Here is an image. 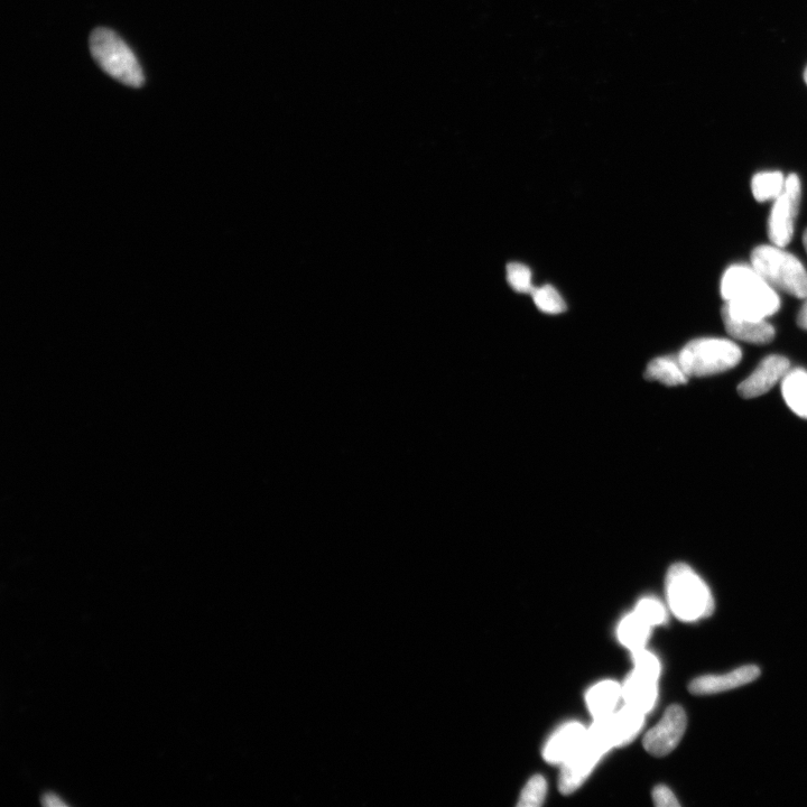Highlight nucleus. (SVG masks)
<instances>
[{
  "instance_id": "1",
  "label": "nucleus",
  "mask_w": 807,
  "mask_h": 807,
  "mask_svg": "<svg viewBox=\"0 0 807 807\" xmlns=\"http://www.w3.org/2000/svg\"><path fill=\"white\" fill-rule=\"evenodd\" d=\"M720 290L726 308L738 318L766 320L781 308L776 290L753 266L729 267L722 276Z\"/></svg>"
},
{
  "instance_id": "2",
  "label": "nucleus",
  "mask_w": 807,
  "mask_h": 807,
  "mask_svg": "<svg viewBox=\"0 0 807 807\" xmlns=\"http://www.w3.org/2000/svg\"><path fill=\"white\" fill-rule=\"evenodd\" d=\"M667 600L673 614L683 621L707 618L714 611V600L706 582L689 565L674 564L666 577Z\"/></svg>"
},
{
  "instance_id": "3",
  "label": "nucleus",
  "mask_w": 807,
  "mask_h": 807,
  "mask_svg": "<svg viewBox=\"0 0 807 807\" xmlns=\"http://www.w3.org/2000/svg\"><path fill=\"white\" fill-rule=\"evenodd\" d=\"M751 266L774 290L807 298V272L799 258L782 247L763 245L751 253Z\"/></svg>"
},
{
  "instance_id": "4",
  "label": "nucleus",
  "mask_w": 807,
  "mask_h": 807,
  "mask_svg": "<svg viewBox=\"0 0 807 807\" xmlns=\"http://www.w3.org/2000/svg\"><path fill=\"white\" fill-rule=\"evenodd\" d=\"M90 51L98 66L123 85L139 88L145 77L135 53L115 32L99 27L90 36Z\"/></svg>"
},
{
  "instance_id": "5",
  "label": "nucleus",
  "mask_w": 807,
  "mask_h": 807,
  "mask_svg": "<svg viewBox=\"0 0 807 807\" xmlns=\"http://www.w3.org/2000/svg\"><path fill=\"white\" fill-rule=\"evenodd\" d=\"M612 748H615V745L609 735L605 719L595 720L581 746L561 766L560 792L570 795L578 791L602 757Z\"/></svg>"
},
{
  "instance_id": "6",
  "label": "nucleus",
  "mask_w": 807,
  "mask_h": 807,
  "mask_svg": "<svg viewBox=\"0 0 807 807\" xmlns=\"http://www.w3.org/2000/svg\"><path fill=\"white\" fill-rule=\"evenodd\" d=\"M741 349L734 341L722 338L692 340L679 354L681 365L689 377H706L725 373L741 361Z\"/></svg>"
},
{
  "instance_id": "7",
  "label": "nucleus",
  "mask_w": 807,
  "mask_h": 807,
  "mask_svg": "<svg viewBox=\"0 0 807 807\" xmlns=\"http://www.w3.org/2000/svg\"><path fill=\"white\" fill-rule=\"evenodd\" d=\"M802 187L799 176L791 174L785 180L784 191L774 200L768 220V237L773 245L786 247L794 236L795 219L799 215Z\"/></svg>"
},
{
  "instance_id": "8",
  "label": "nucleus",
  "mask_w": 807,
  "mask_h": 807,
  "mask_svg": "<svg viewBox=\"0 0 807 807\" xmlns=\"http://www.w3.org/2000/svg\"><path fill=\"white\" fill-rule=\"evenodd\" d=\"M688 719L680 706H671L657 725L644 737V748L655 757H664L680 744Z\"/></svg>"
},
{
  "instance_id": "9",
  "label": "nucleus",
  "mask_w": 807,
  "mask_h": 807,
  "mask_svg": "<svg viewBox=\"0 0 807 807\" xmlns=\"http://www.w3.org/2000/svg\"><path fill=\"white\" fill-rule=\"evenodd\" d=\"M790 369L791 363L786 357L768 356L757 366L754 373L739 385L738 393L746 400L763 396L782 382Z\"/></svg>"
},
{
  "instance_id": "10",
  "label": "nucleus",
  "mask_w": 807,
  "mask_h": 807,
  "mask_svg": "<svg viewBox=\"0 0 807 807\" xmlns=\"http://www.w3.org/2000/svg\"><path fill=\"white\" fill-rule=\"evenodd\" d=\"M759 676V667L747 665L726 675L700 676L691 682L689 690L694 695L719 694L754 682Z\"/></svg>"
},
{
  "instance_id": "11",
  "label": "nucleus",
  "mask_w": 807,
  "mask_h": 807,
  "mask_svg": "<svg viewBox=\"0 0 807 807\" xmlns=\"http://www.w3.org/2000/svg\"><path fill=\"white\" fill-rule=\"evenodd\" d=\"M588 729L579 722H569L562 726L546 742L543 757L547 763L562 766L581 746Z\"/></svg>"
},
{
  "instance_id": "12",
  "label": "nucleus",
  "mask_w": 807,
  "mask_h": 807,
  "mask_svg": "<svg viewBox=\"0 0 807 807\" xmlns=\"http://www.w3.org/2000/svg\"><path fill=\"white\" fill-rule=\"evenodd\" d=\"M723 324L729 335L740 341L767 345L775 338V329L766 320H748L731 314L725 305L721 309Z\"/></svg>"
},
{
  "instance_id": "13",
  "label": "nucleus",
  "mask_w": 807,
  "mask_h": 807,
  "mask_svg": "<svg viewBox=\"0 0 807 807\" xmlns=\"http://www.w3.org/2000/svg\"><path fill=\"white\" fill-rule=\"evenodd\" d=\"M605 720L615 747H623L630 744L642 730L645 713L626 704L623 709L611 714Z\"/></svg>"
},
{
  "instance_id": "14",
  "label": "nucleus",
  "mask_w": 807,
  "mask_h": 807,
  "mask_svg": "<svg viewBox=\"0 0 807 807\" xmlns=\"http://www.w3.org/2000/svg\"><path fill=\"white\" fill-rule=\"evenodd\" d=\"M621 689L627 706L645 714L654 708L658 694L657 680L634 670L621 685Z\"/></svg>"
},
{
  "instance_id": "15",
  "label": "nucleus",
  "mask_w": 807,
  "mask_h": 807,
  "mask_svg": "<svg viewBox=\"0 0 807 807\" xmlns=\"http://www.w3.org/2000/svg\"><path fill=\"white\" fill-rule=\"evenodd\" d=\"M621 698L623 689L615 681H604L592 686L586 697L589 711L595 720L605 719L614 714Z\"/></svg>"
},
{
  "instance_id": "16",
  "label": "nucleus",
  "mask_w": 807,
  "mask_h": 807,
  "mask_svg": "<svg viewBox=\"0 0 807 807\" xmlns=\"http://www.w3.org/2000/svg\"><path fill=\"white\" fill-rule=\"evenodd\" d=\"M782 392L787 406L807 420V371L790 369L782 380Z\"/></svg>"
},
{
  "instance_id": "17",
  "label": "nucleus",
  "mask_w": 807,
  "mask_h": 807,
  "mask_svg": "<svg viewBox=\"0 0 807 807\" xmlns=\"http://www.w3.org/2000/svg\"><path fill=\"white\" fill-rule=\"evenodd\" d=\"M646 377L667 386L684 385L690 378L681 365L679 355L654 359L647 367Z\"/></svg>"
},
{
  "instance_id": "18",
  "label": "nucleus",
  "mask_w": 807,
  "mask_h": 807,
  "mask_svg": "<svg viewBox=\"0 0 807 807\" xmlns=\"http://www.w3.org/2000/svg\"><path fill=\"white\" fill-rule=\"evenodd\" d=\"M651 628L636 612H633L620 621L619 642L632 653L639 651V649L645 648Z\"/></svg>"
},
{
  "instance_id": "19",
  "label": "nucleus",
  "mask_w": 807,
  "mask_h": 807,
  "mask_svg": "<svg viewBox=\"0 0 807 807\" xmlns=\"http://www.w3.org/2000/svg\"><path fill=\"white\" fill-rule=\"evenodd\" d=\"M785 179L781 172L758 173L751 181V191L758 202L776 200L784 191Z\"/></svg>"
},
{
  "instance_id": "20",
  "label": "nucleus",
  "mask_w": 807,
  "mask_h": 807,
  "mask_svg": "<svg viewBox=\"0 0 807 807\" xmlns=\"http://www.w3.org/2000/svg\"><path fill=\"white\" fill-rule=\"evenodd\" d=\"M537 309L547 314H560L567 311V304L561 294L551 285L538 287L532 293Z\"/></svg>"
},
{
  "instance_id": "21",
  "label": "nucleus",
  "mask_w": 807,
  "mask_h": 807,
  "mask_svg": "<svg viewBox=\"0 0 807 807\" xmlns=\"http://www.w3.org/2000/svg\"><path fill=\"white\" fill-rule=\"evenodd\" d=\"M547 784L541 775L533 776L524 787L519 807H540L545 801Z\"/></svg>"
},
{
  "instance_id": "22",
  "label": "nucleus",
  "mask_w": 807,
  "mask_h": 807,
  "mask_svg": "<svg viewBox=\"0 0 807 807\" xmlns=\"http://www.w3.org/2000/svg\"><path fill=\"white\" fill-rule=\"evenodd\" d=\"M635 612L651 627L662 625L666 621L665 607L660 600L655 598H644L640 600Z\"/></svg>"
},
{
  "instance_id": "23",
  "label": "nucleus",
  "mask_w": 807,
  "mask_h": 807,
  "mask_svg": "<svg viewBox=\"0 0 807 807\" xmlns=\"http://www.w3.org/2000/svg\"><path fill=\"white\" fill-rule=\"evenodd\" d=\"M507 281L519 293H533L532 272L527 266L519 263H510L507 266Z\"/></svg>"
},
{
  "instance_id": "24",
  "label": "nucleus",
  "mask_w": 807,
  "mask_h": 807,
  "mask_svg": "<svg viewBox=\"0 0 807 807\" xmlns=\"http://www.w3.org/2000/svg\"><path fill=\"white\" fill-rule=\"evenodd\" d=\"M632 654L635 671L651 677V679L658 680V676H660L661 673V665L657 657L651 652H648L646 648L639 649V651Z\"/></svg>"
},
{
  "instance_id": "25",
  "label": "nucleus",
  "mask_w": 807,
  "mask_h": 807,
  "mask_svg": "<svg viewBox=\"0 0 807 807\" xmlns=\"http://www.w3.org/2000/svg\"><path fill=\"white\" fill-rule=\"evenodd\" d=\"M654 804L658 807H677L680 803L677 802L675 795L669 787L664 785L656 786L653 791Z\"/></svg>"
},
{
  "instance_id": "26",
  "label": "nucleus",
  "mask_w": 807,
  "mask_h": 807,
  "mask_svg": "<svg viewBox=\"0 0 807 807\" xmlns=\"http://www.w3.org/2000/svg\"><path fill=\"white\" fill-rule=\"evenodd\" d=\"M797 324L801 329L807 330V298L804 299L799 315H797Z\"/></svg>"
},
{
  "instance_id": "27",
  "label": "nucleus",
  "mask_w": 807,
  "mask_h": 807,
  "mask_svg": "<svg viewBox=\"0 0 807 807\" xmlns=\"http://www.w3.org/2000/svg\"><path fill=\"white\" fill-rule=\"evenodd\" d=\"M44 799H45L44 800L45 805H50V806H58V805L62 806V805H64V803H62L59 800V797H57V796H55L53 794L52 795H46L44 797Z\"/></svg>"
},
{
  "instance_id": "28",
  "label": "nucleus",
  "mask_w": 807,
  "mask_h": 807,
  "mask_svg": "<svg viewBox=\"0 0 807 807\" xmlns=\"http://www.w3.org/2000/svg\"><path fill=\"white\" fill-rule=\"evenodd\" d=\"M803 245L807 253V229L805 230V233L803 235Z\"/></svg>"
},
{
  "instance_id": "29",
  "label": "nucleus",
  "mask_w": 807,
  "mask_h": 807,
  "mask_svg": "<svg viewBox=\"0 0 807 807\" xmlns=\"http://www.w3.org/2000/svg\"><path fill=\"white\" fill-rule=\"evenodd\" d=\"M806 76H807V73H806ZM806 79H807V78H806Z\"/></svg>"
}]
</instances>
